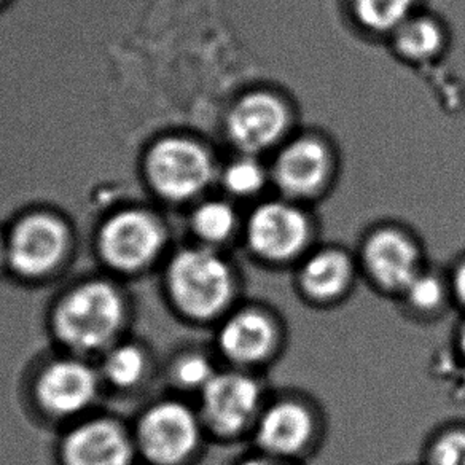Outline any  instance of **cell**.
<instances>
[{
	"label": "cell",
	"instance_id": "5bb4252c",
	"mask_svg": "<svg viewBox=\"0 0 465 465\" xmlns=\"http://www.w3.org/2000/svg\"><path fill=\"white\" fill-rule=\"evenodd\" d=\"M219 344L234 362H259L274 346V327L263 314L244 311L226 321L220 330Z\"/></svg>",
	"mask_w": 465,
	"mask_h": 465
},
{
	"label": "cell",
	"instance_id": "ba28073f",
	"mask_svg": "<svg viewBox=\"0 0 465 465\" xmlns=\"http://www.w3.org/2000/svg\"><path fill=\"white\" fill-rule=\"evenodd\" d=\"M310 226L297 207L266 203L257 207L247 225V240L255 252L272 260L289 259L304 246Z\"/></svg>",
	"mask_w": 465,
	"mask_h": 465
},
{
	"label": "cell",
	"instance_id": "7a4b0ae2",
	"mask_svg": "<svg viewBox=\"0 0 465 465\" xmlns=\"http://www.w3.org/2000/svg\"><path fill=\"white\" fill-rule=\"evenodd\" d=\"M169 291L188 316L213 317L232 300V274L225 260L207 249H188L169 266Z\"/></svg>",
	"mask_w": 465,
	"mask_h": 465
},
{
	"label": "cell",
	"instance_id": "9a60e30c",
	"mask_svg": "<svg viewBox=\"0 0 465 465\" xmlns=\"http://www.w3.org/2000/svg\"><path fill=\"white\" fill-rule=\"evenodd\" d=\"M312 420L302 405L282 401L270 408L260 420L257 439L266 451L293 454L311 439Z\"/></svg>",
	"mask_w": 465,
	"mask_h": 465
},
{
	"label": "cell",
	"instance_id": "8992f818",
	"mask_svg": "<svg viewBox=\"0 0 465 465\" xmlns=\"http://www.w3.org/2000/svg\"><path fill=\"white\" fill-rule=\"evenodd\" d=\"M200 440V427L190 408L166 401L150 408L139 426V441L147 458L177 464L188 458Z\"/></svg>",
	"mask_w": 465,
	"mask_h": 465
},
{
	"label": "cell",
	"instance_id": "277c9868",
	"mask_svg": "<svg viewBox=\"0 0 465 465\" xmlns=\"http://www.w3.org/2000/svg\"><path fill=\"white\" fill-rule=\"evenodd\" d=\"M69 244L67 228L50 213H33L16 223L8 238L7 259L16 272L39 278L52 272Z\"/></svg>",
	"mask_w": 465,
	"mask_h": 465
},
{
	"label": "cell",
	"instance_id": "2e32d148",
	"mask_svg": "<svg viewBox=\"0 0 465 465\" xmlns=\"http://www.w3.org/2000/svg\"><path fill=\"white\" fill-rule=\"evenodd\" d=\"M349 279L351 263L338 251H322L312 255L302 272V284L316 298L336 297L344 291Z\"/></svg>",
	"mask_w": 465,
	"mask_h": 465
},
{
	"label": "cell",
	"instance_id": "d6986e66",
	"mask_svg": "<svg viewBox=\"0 0 465 465\" xmlns=\"http://www.w3.org/2000/svg\"><path fill=\"white\" fill-rule=\"evenodd\" d=\"M145 369H147V362L143 351L130 344L114 349L104 363L105 376L109 378L112 384H115L116 388L126 389L136 386L137 382L143 380Z\"/></svg>",
	"mask_w": 465,
	"mask_h": 465
},
{
	"label": "cell",
	"instance_id": "4316f807",
	"mask_svg": "<svg viewBox=\"0 0 465 465\" xmlns=\"http://www.w3.org/2000/svg\"><path fill=\"white\" fill-rule=\"evenodd\" d=\"M244 465H274L272 462H268V460H260V459H252V460H247Z\"/></svg>",
	"mask_w": 465,
	"mask_h": 465
},
{
	"label": "cell",
	"instance_id": "5b68a950",
	"mask_svg": "<svg viewBox=\"0 0 465 465\" xmlns=\"http://www.w3.org/2000/svg\"><path fill=\"white\" fill-rule=\"evenodd\" d=\"M164 241L158 220L143 211L116 213L101 232V252L116 270L134 272L155 259Z\"/></svg>",
	"mask_w": 465,
	"mask_h": 465
},
{
	"label": "cell",
	"instance_id": "6da1fadb",
	"mask_svg": "<svg viewBox=\"0 0 465 465\" xmlns=\"http://www.w3.org/2000/svg\"><path fill=\"white\" fill-rule=\"evenodd\" d=\"M124 300L115 287L86 282L61 302L54 316L59 338L78 351L101 349L115 338L124 322Z\"/></svg>",
	"mask_w": 465,
	"mask_h": 465
},
{
	"label": "cell",
	"instance_id": "cb8c5ba5",
	"mask_svg": "<svg viewBox=\"0 0 465 465\" xmlns=\"http://www.w3.org/2000/svg\"><path fill=\"white\" fill-rule=\"evenodd\" d=\"M433 465H465V432H451L435 445Z\"/></svg>",
	"mask_w": 465,
	"mask_h": 465
},
{
	"label": "cell",
	"instance_id": "e0dca14e",
	"mask_svg": "<svg viewBox=\"0 0 465 465\" xmlns=\"http://www.w3.org/2000/svg\"><path fill=\"white\" fill-rule=\"evenodd\" d=\"M441 31L432 20H407L395 31V46L405 58L427 59L439 52Z\"/></svg>",
	"mask_w": 465,
	"mask_h": 465
},
{
	"label": "cell",
	"instance_id": "9c48e42d",
	"mask_svg": "<svg viewBox=\"0 0 465 465\" xmlns=\"http://www.w3.org/2000/svg\"><path fill=\"white\" fill-rule=\"evenodd\" d=\"M259 384L241 373L213 375L203 389L207 422L220 433H236L249 424L260 405Z\"/></svg>",
	"mask_w": 465,
	"mask_h": 465
},
{
	"label": "cell",
	"instance_id": "7402d4cb",
	"mask_svg": "<svg viewBox=\"0 0 465 465\" xmlns=\"http://www.w3.org/2000/svg\"><path fill=\"white\" fill-rule=\"evenodd\" d=\"M213 370L206 357L188 356L182 359L175 367V380L185 388H206L207 382L213 380Z\"/></svg>",
	"mask_w": 465,
	"mask_h": 465
},
{
	"label": "cell",
	"instance_id": "4fadbf2b",
	"mask_svg": "<svg viewBox=\"0 0 465 465\" xmlns=\"http://www.w3.org/2000/svg\"><path fill=\"white\" fill-rule=\"evenodd\" d=\"M365 260L376 281L388 289L405 291L418 276V251L401 232H376L367 242Z\"/></svg>",
	"mask_w": 465,
	"mask_h": 465
},
{
	"label": "cell",
	"instance_id": "ffe728a7",
	"mask_svg": "<svg viewBox=\"0 0 465 465\" xmlns=\"http://www.w3.org/2000/svg\"><path fill=\"white\" fill-rule=\"evenodd\" d=\"M234 211L222 201L204 203L193 213L194 232L209 242L225 241L234 230Z\"/></svg>",
	"mask_w": 465,
	"mask_h": 465
},
{
	"label": "cell",
	"instance_id": "603a6c76",
	"mask_svg": "<svg viewBox=\"0 0 465 465\" xmlns=\"http://www.w3.org/2000/svg\"><path fill=\"white\" fill-rule=\"evenodd\" d=\"M405 292H407L410 303L424 311L435 308L443 297L441 285L433 276H420V274H418L407 285Z\"/></svg>",
	"mask_w": 465,
	"mask_h": 465
},
{
	"label": "cell",
	"instance_id": "30bf717a",
	"mask_svg": "<svg viewBox=\"0 0 465 465\" xmlns=\"http://www.w3.org/2000/svg\"><path fill=\"white\" fill-rule=\"evenodd\" d=\"M96 391L94 371L77 361L52 363L37 382L40 403L58 416L82 411L96 397Z\"/></svg>",
	"mask_w": 465,
	"mask_h": 465
},
{
	"label": "cell",
	"instance_id": "3957f363",
	"mask_svg": "<svg viewBox=\"0 0 465 465\" xmlns=\"http://www.w3.org/2000/svg\"><path fill=\"white\" fill-rule=\"evenodd\" d=\"M147 174L158 193L185 201L201 193L213 177V162L204 147L171 137L156 143L147 158Z\"/></svg>",
	"mask_w": 465,
	"mask_h": 465
},
{
	"label": "cell",
	"instance_id": "52a82bcc",
	"mask_svg": "<svg viewBox=\"0 0 465 465\" xmlns=\"http://www.w3.org/2000/svg\"><path fill=\"white\" fill-rule=\"evenodd\" d=\"M289 124L284 104L272 94H251L232 107L226 130L238 149L259 153L278 143Z\"/></svg>",
	"mask_w": 465,
	"mask_h": 465
},
{
	"label": "cell",
	"instance_id": "44dd1931",
	"mask_svg": "<svg viewBox=\"0 0 465 465\" xmlns=\"http://www.w3.org/2000/svg\"><path fill=\"white\" fill-rule=\"evenodd\" d=\"M225 187L234 194L247 196L259 192L265 182V173L253 160H240L228 166L223 175Z\"/></svg>",
	"mask_w": 465,
	"mask_h": 465
},
{
	"label": "cell",
	"instance_id": "83f0119b",
	"mask_svg": "<svg viewBox=\"0 0 465 465\" xmlns=\"http://www.w3.org/2000/svg\"><path fill=\"white\" fill-rule=\"evenodd\" d=\"M460 346H462V351H464L465 354V325L464 329H462V333H460Z\"/></svg>",
	"mask_w": 465,
	"mask_h": 465
},
{
	"label": "cell",
	"instance_id": "8fae6325",
	"mask_svg": "<svg viewBox=\"0 0 465 465\" xmlns=\"http://www.w3.org/2000/svg\"><path fill=\"white\" fill-rule=\"evenodd\" d=\"M67 465H130L133 448L124 429L112 420H90L64 443Z\"/></svg>",
	"mask_w": 465,
	"mask_h": 465
},
{
	"label": "cell",
	"instance_id": "7c38bea8",
	"mask_svg": "<svg viewBox=\"0 0 465 465\" xmlns=\"http://www.w3.org/2000/svg\"><path fill=\"white\" fill-rule=\"evenodd\" d=\"M329 174V155L322 143L300 139L281 152L274 166V179L289 196H310L322 187Z\"/></svg>",
	"mask_w": 465,
	"mask_h": 465
},
{
	"label": "cell",
	"instance_id": "d4e9b609",
	"mask_svg": "<svg viewBox=\"0 0 465 465\" xmlns=\"http://www.w3.org/2000/svg\"><path fill=\"white\" fill-rule=\"evenodd\" d=\"M454 291L458 293L459 300L465 304V263L459 266L454 276Z\"/></svg>",
	"mask_w": 465,
	"mask_h": 465
},
{
	"label": "cell",
	"instance_id": "484cf974",
	"mask_svg": "<svg viewBox=\"0 0 465 465\" xmlns=\"http://www.w3.org/2000/svg\"><path fill=\"white\" fill-rule=\"evenodd\" d=\"M8 253V240H5L2 234H0V262L7 257Z\"/></svg>",
	"mask_w": 465,
	"mask_h": 465
},
{
	"label": "cell",
	"instance_id": "ac0fdd59",
	"mask_svg": "<svg viewBox=\"0 0 465 465\" xmlns=\"http://www.w3.org/2000/svg\"><path fill=\"white\" fill-rule=\"evenodd\" d=\"M414 0H354V12L363 26L386 33L408 20Z\"/></svg>",
	"mask_w": 465,
	"mask_h": 465
}]
</instances>
